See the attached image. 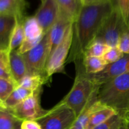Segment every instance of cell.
<instances>
[{"mask_svg":"<svg viewBox=\"0 0 129 129\" xmlns=\"http://www.w3.org/2000/svg\"><path fill=\"white\" fill-rule=\"evenodd\" d=\"M113 9L110 1L82 6L74 21L72 50L68 61H74L76 64L83 63L86 50L94 40Z\"/></svg>","mask_w":129,"mask_h":129,"instance_id":"obj_1","label":"cell"},{"mask_svg":"<svg viewBox=\"0 0 129 129\" xmlns=\"http://www.w3.org/2000/svg\"><path fill=\"white\" fill-rule=\"evenodd\" d=\"M98 100L123 118L129 109V73L102 84L98 91Z\"/></svg>","mask_w":129,"mask_h":129,"instance_id":"obj_2","label":"cell"},{"mask_svg":"<svg viewBox=\"0 0 129 129\" xmlns=\"http://www.w3.org/2000/svg\"><path fill=\"white\" fill-rule=\"evenodd\" d=\"M99 88V86L86 74L84 68H76V76L73 87L59 104L71 109L78 117L98 93Z\"/></svg>","mask_w":129,"mask_h":129,"instance_id":"obj_3","label":"cell"},{"mask_svg":"<svg viewBox=\"0 0 129 129\" xmlns=\"http://www.w3.org/2000/svg\"><path fill=\"white\" fill-rule=\"evenodd\" d=\"M128 28V25L122 14L118 9L113 8L103 22L94 40L105 44L110 47H118L122 34Z\"/></svg>","mask_w":129,"mask_h":129,"instance_id":"obj_4","label":"cell"},{"mask_svg":"<svg viewBox=\"0 0 129 129\" xmlns=\"http://www.w3.org/2000/svg\"><path fill=\"white\" fill-rule=\"evenodd\" d=\"M50 54L49 32H47L35 47L22 54L26 64L28 75H43L45 76V66Z\"/></svg>","mask_w":129,"mask_h":129,"instance_id":"obj_5","label":"cell"},{"mask_svg":"<svg viewBox=\"0 0 129 129\" xmlns=\"http://www.w3.org/2000/svg\"><path fill=\"white\" fill-rule=\"evenodd\" d=\"M73 25L74 23L69 25L62 40L49 55L45 69V76L48 81L54 74L64 73L66 60L73 44L74 35Z\"/></svg>","mask_w":129,"mask_h":129,"instance_id":"obj_6","label":"cell"},{"mask_svg":"<svg viewBox=\"0 0 129 129\" xmlns=\"http://www.w3.org/2000/svg\"><path fill=\"white\" fill-rule=\"evenodd\" d=\"M76 117L71 109L58 103L36 121L42 129H70Z\"/></svg>","mask_w":129,"mask_h":129,"instance_id":"obj_7","label":"cell"},{"mask_svg":"<svg viewBox=\"0 0 129 129\" xmlns=\"http://www.w3.org/2000/svg\"><path fill=\"white\" fill-rule=\"evenodd\" d=\"M40 90L41 89L34 91L25 100L8 110L20 120L36 121L47 112V110L42 109L40 106L39 101Z\"/></svg>","mask_w":129,"mask_h":129,"instance_id":"obj_8","label":"cell"},{"mask_svg":"<svg viewBox=\"0 0 129 129\" xmlns=\"http://www.w3.org/2000/svg\"><path fill=\"white\" fill-rule=\"evenodd\" d=\"M23 26L25 38L21 45L17 49L21 54L35 47L45 34L34 16H25L23 20Z\"/></svg>","mask_w":129,"mask_h":129,"instance_id":"obj_9","label":"cell"},{"mask_svg":"<svg viewBox=\"0 0 129 129\" xmlns=\"http://www.w3.org/2000/svg\"><path fill=\"white\" fill-rule=\"evenodd\" d=\"M129 73V54H124L117 61L107 64L102 71L94 74H88L96 84L100 87L107 82Z\"/></svg>","mask_w":129,"mask_h":129,"instance_id":"obj_10","label":"cell"},{"mask_svg":"<svg viewBox=\"0 0 129 129\" xmlns=\"http://www.w3.org/2000/svg\"><path fill=\"white\" fill-rule=\"evenodd\" d=\"M59 5L55 0H42L34 16L45 34L52 28L59 15Z\"/></svg>","mask_w":129,"mask_h":129,"instance_id":"obj_11","label":"cell"},{"mask_svg":"<svg viewBox=\"0 0 129 129\" xmlns=\"http://www.w3.org/2000/svg\"><path fill=\"white\" fill-rule=\"evenodd\" d=\"M73 23H74V20L66 13L60 10L57 20L49 31L50 54L62 40L67 29Z\"/></svg>","mask_w":129,"mask_h":129,"instance_id":"obj_12","label":"cell"},{"mask_svg":"<svg viewBox=\"0 0 129 129\" xmlns=\"http://www.w3.org/2000/svg\"><path fill=\"white\" fill-rule=\"evenodd\" d=\"M16 21V16L0 15V50L9 52L10 39Z\"/></svg>","mask_w":129,"mask_h":129,"instance_id":"obj_13","label":"cell"},{"mask_svg":"<svg viewBox=\"0 0 129 129\" xmlns=\"http://www.w3.org/2000/svg\"><path fill=\"white\" fill-rule=\"evenodd\" d=\"M9 65L10 73L17 86L19 81L27 74L23 57L22 54L18 52L17 49L9 52Z\"/></svg>","mask_w":129,"mask_h":129,"instance_id":"obj_14","label":"cell"},{"mask_svg":"<svg viewBox=\"0 0 129 129\" xmlns=\"http://www.w3.org/2000/svg\"><path fill=\"white\" fill-rule=\"evenodd\" d=\"M98 93L92 98L83 112L76 117L70 129H86L91 116L103 106L98 102Z\"/></svg>","mask_w":129,"mask_h":129,"instance_id":"obj_15","label":"cell"},{"mask_svg":"<svg viewBox=\"0 0 129 129\" xmlns=\"http://www.w3.org/2000/svg\"><path fill=\"white\" fill-rule=\"evenodd\" d=\"M26 6L25 0H0V15H12L23 20L26 16Z\"/></svg>","mask_w":129,"mask_h":129,"instance_id":"obj_16","label":"cell"},{"mask_svg":"<svg viewBox=\"0 0 129 129\" xmlns=\"http://www.w3.org/2000/svg\"><path fill=\"white\" fill-rule=\"evenodd\" d=\"M116 114L118 113L113 108L103 105L91 116L86 129H93Z\"/></svg>","mask_w":129,"mask_h":129,"instance_id":"obj_17","label":"cell"},{"mask_svg":"<svg viewBox=\"0 0 129 129\" xmlns=\"http://www.w3.org/2000/svg\"><path fill=\"white\" fill-rule=\"evenodd\" d=\"M33 92L22 87L17 86L5 102L4 107L7 110L12 109L31 95Z\"/></svg>","mask_w":129,"mask_h":129,"instance_id":"obj_18","label":"cell"},{"mask_svg":"<svg viewBox=\"0 0 129 129\" xmlns=\"http://www.w3.org/2000/svg\"><path fill=\"white\" fill-rule=\"evenodd\" d=\"M84 72L87 74H94L102 71L107 64L103 57L85 56L83 61Z\"/></svg>","mask_w":129,"mask_h":129,"instance_id":"obj_19","label":"cell"},{"mask_svg":"<svg viewBox=\"0 0 129 129\" xmlns=\"http://www.w3.org/2000/svg\"><path fill=\"white\" fill-rule=\"evenodd\" d=\"M47 79L43 75H26L18 83L17 86L22 87L31 91L41 89L42 86L47 81Z\"/></svg>","mask_w":129,"mask_h":129,"instance_id":"obj_20","label":"cell"},{"mask_svg":"<svg viewBox=\"0 0 129 129\" xmlns=\"http://www.w3.org/2000/svg\"><path fill=\"white\" fill-rule=\"evenodd\" d=\"M55 1L60 10L66 13L74 21L83 6L81 0H55Z\"/></svg>","mask_w":129,"mask_h":129,"instance_id":"obj_21","label":"cell"},{"mask_svg":"<svg viewBox=\"0 0 129 129\" xmlns=\"http://www.w3.org/2000/svg\"><path fill=\"white\" fill-rule=\"evenodd\" d=\"M23 20L17 19L16 25L13 29L10 39L9 52L12 50L18 49L22 44L25 38L23 26Z\"/></svg>","mask_w":129,"mask_h":129,"instance_id":"obj_22","label":"cell"},{"mask_svg":"<svg viewBox=\"0 0 129 129\" xmlns=\"http://www.w3.org/2000/svg\"><path fill=\"white\" fill-rule=\"evenodd\" d=\"M109 46L105 44L98 41H93L88 46L84 53V56H94L103 57L105 53L110 49Z\"/></svg>","mask_w":129,"mask_h":129,"instance_id":"obj_23","label":"cell"},{"mask_svg":"<svg viewBox=\"0 0 129 129\" xmlns=\"http://www.w3.org/2000/svg\"><path fill=\"white\" fill-rule=\"evenodd\" d=\"M15 88L16 85L13 82L0 78V108H5L4 103Z\"/></svg>","mask_w":129,"mask_h":129,"instance_id":"obj_24","label":"cell"},{"mask_svg":"<svg viewBox=\"0 0 129 129\" xmlns=\"http://www.w3.org/2000/svg\"><path fill=\"white\" fill-rule=\"evenodd\" d=\"M18 120L8 110L0 108V129H13Z\"/></svg>","mask_w":129,"mask_h":129,"instance_id":"obj_25","label":"cell"},{"mask_svg":"<svg viewBox=\"0 0 129 129\" xmlns=\"http://www.w3.org/2000/svg\"><path fill=\"white\" fill-rule=\"evenodd\" d=\"M123 121V118L122 116L116 114L93 129H120Z\"/></svg>","mask_w":129,"mask_h":129,"instance_id":"obj_26","label":"cell"},{"mask_svg":"<svg viewBox=\"0 0 129 129\" xmlns=\"http://www.w3.org/2000/svg\"><path fill=\"white\" fill-rule=\"evenodd\" d=\"M124 54L121 51L118 47H111L103 56V59L107 64L115 62L123 57Z\"/></svg>","mask_w":129,"mask_h":129,"instance_id":"obj_27","label":"cell"},{"mask_svg":"<svg viewBox=\"0 0 129 129\" xmlns=\"http://www.w3.org/2000/svg\"><path fill=\"white\" fill-rule=\"evenodd\" d=\"M114 8L118 9L128 23L129 0H110Z\"/></svg>","mask_w":129,"mask_h":129,"instance_id":"obj_28","label":"cell"},{"mask_svg":"<svg viewBox=\"0 0 129 129\" xmlns=\"http://www.w3.org/2000/svg\"><path fill=\"white\" fill-rule=\"evenodd\" d=\"M118 47L123 54H129V28L122 34Z\"/></svg>","mask_w":129,"mask_h":129,"instance_id":"obj_29","label":"cell"},{"mask_svg":"<svg viewBox=\"0 0 129 129\" xmlns=\"http://www.w3.org/2000/svg\"><path fill=\"white\" fill-rule=\"evenodd\" d=\"M0 67L10 71L9 65V52L0 50Z\"/></svg>","mask_w":129,"mask_h":129,"instance_id":"obj_30","label":"cell"},{"mask_svg":"<svg viewBox=\"0 0 129 129\" xmlns=\"http://www.w3.org/2000/svg\"><path fill=\"white\" fill-rule=\"evenodd\" d=\"M21 129H42V128L37 121L24 120L21 123Z\"/></svg>","mask_w":129,"mask_h":129,"instance_id":"obj_31","label":"cell"},{"mask_svg":"<svg viewBox=\"0 0 129 129\" xmlns=\"http://www.w3.org/2000/svg\"><path fill=\"white\" fill-rule=\"evenodd\" d=\"M0 78H4V79H7V80L13 82V83L16 84L15 82L14 81L13 78L10 71L8 70V69H5V68H1V67H0Z\"/></svg>","mask_w":129,"mask_h":129,"instance_id":"obj_32","label":"cell"},{"mask_svg":"<svg viewBox=\"0 0 129 129\" xmlns=\"http://www.w3.org/2000/svg\"><path fill=\"white\" fill-rule=\"evenodd\" d=\"M83 5H92V4H98L102 3L107 2L110 0H81Z\"/></svg>","mask_w":129,"mask_h":129,"instance_id":"obj_33","label":"cell"},{"mask_svg":"<svg viewBox=\"0 0 129 129\" xmlns=\"http://www.w3.org/2000/svg\"><path fill=\"white\" fill-rule=\"evenodd\" d=\"M22 122L23 121L18 120L16 122L13 129H21V123H22Z\"/></svg>","mask_w":129,"mask_h":129,"instance_id":"obj_34","label":"cell"},{"mask_svg":"<svg viewBox=\"0 0 129 129\" xmlns=\"http://www.w3.org/2000/svg\"><path fill=\"white\" fill-rule=\"evenodd\" d=\"M123 122L125 124L127 128L129 129V116H127L123 118Z\"/></svg>","mask_w":129,"mask_h":129,"instance_id":"obj_35","label":"cell"},{"mask_svg":"<svg viewBox=\"0 0 129 129\" xmlns=\"http://www.w3.org/2000/svg\"><path fill=\"white\" fill-rule=\"evenodd\" d=\"M120 129H127V127H126L125 124V123H124V122H123V123H122V127H121Z\"/></svg>","mask_w":129,"mask_h":129,"instance_id":"obj_36","label":"cell"},{"mask_svg":"<svg viewBox=\"0 0 129 129\" xmlns=\"http://www.w3.org/2000/svg\"><path fill=\"white\" fill-rule=\"evenodd\" d=\"M127 116H129V109H128V112H127V113H126V115H125V117H127ZM124 117H123V118H124Z\"/></svg>","mask_w":129,"mask_h":129,"instance_id":"obj_37","label":"cell"},{"mask_svg":"<svg viewBox=\"0 0 129 129\" xmlns=\"http://www.w3.org/2000/svg\"><path fill=\"white\" fill-rule=\"evenodd\" d=\"M128 26H129V13H128Z\"/></svg>","mask_w":129,"mask_h":129,"instance_id":"obj_38","label":"cell"},{"mask_svg":"<svg viewBox=\"0 0 129 129\" xmlns=\"http://www.w3.org/2000/svg\"><path fill=\"white\" fill-rule=\"evenodd\" d=\"M42 1V0H41V1Z\"/></svg>","mask_w":129,"mask_h":129,"instance_id":"obj_39","label":"cell"}]
</instances>
